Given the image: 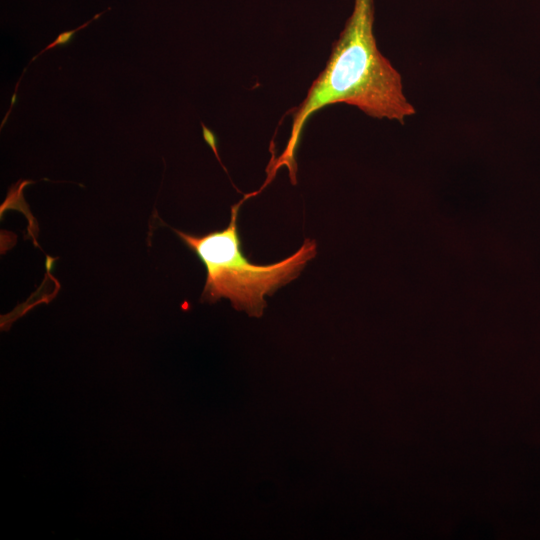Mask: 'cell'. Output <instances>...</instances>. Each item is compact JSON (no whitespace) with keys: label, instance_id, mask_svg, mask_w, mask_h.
Here are the masks:
<instances>
[{"label":"cell","instance_id":"cell-3","mask_svg":"<svg viewBox=\"0 0 540 540\" xmlns=\"http://www.w3.org/2000/svg\"><path fill=\"white\" fill-rule=\"evenodd\" d=\"M103 12H100L98 14H96L92 19H90L89 21H87L86 23L80 25L79 27H77L76 29H73V30H67V31H63L61 33H59L57 35V37L55 38V40L53 42H51L50 44H48L44 49H42L38 54H36L27 64L26 68L23 70L17 84H16V87L14 89V92H13V95H12V98H11V104H10V108L9 110L7 111L6 113V116L4 117L2 123H1V128L4 126V124L6 123L11 111H12V108L16 102V96H17V90H18V87H19V84H20V81L24 75V73L26 72L28 66L36 59L38 58L41 54H43L45 51L47 50H50V49H53L55 47H64V46H67L70 44V42L73 40L75 34L82 30L83 28H85L86 26H88L90 23H92L94 20L98 19L103 13Z\"/></svg>","mask_w":540,"mask_h":540},{"label":"cell","instance_id":"cell-1","mask_svg":"<svg viewBox=\"0 0 540 540\" xmlns=\"http://www.w3.org/2000/svg\"><path fill=\"white\" fill-rule=\"evenodd\" d=\"M373 0H354V8L334 42L324 70L312 83L303 102L292 110V128L284 152L269 165L268 183L286 166L296 182V150L308 119L323 107L346 103L370 117L401 123L415 113L403 93L401 76L377 48L373 33Z\"/></svg>","mask_w":540,"mask_h":540},{"label":"cell","instance_id":"cell-2","mask_svg":"<svg viewBox=\"0 0 540 540\" xmlns=\"http://www.w3.org/2000/svg\"><path fill=\"white\" fill-rule=\"evenodd\" d=\"M244 200L232 206L230 222L223 230L201 236L175 232L206 269L203 301L214 303L227 298L235 309L261 317L266 306L264 297L297 278L316 256L317 245L306 239L294 254L277 263L250 262L241 250L238 231V214Z\"/></svg>","mask_w":540,"mask_h":540}]
</instances>
